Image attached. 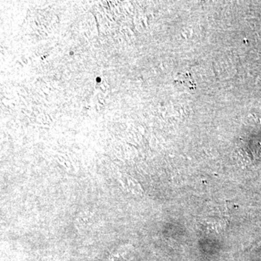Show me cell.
Returning <instances> with one entry per match:
<instances>
[{
    "label": "cell",
    "mask_w": 261,
    "mask_h": 261,
    "mask_svg": "<svg viewBox=\"0 0 261 261\" xmlns=\"http://www.w3.org/2000/svg\"><path fill=\"white\" fill-rule=\"evenodd\" d=\"M226 220L220 218H212L206 222V227L212 232H220L224 230Z\"/></svg>",
    "instance_id": "6da1fadb"
}]
</instances>
